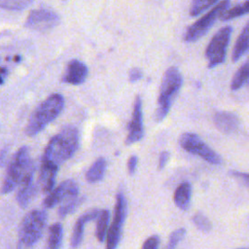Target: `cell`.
Instances as JSON below:
<instances>
[{
  "label": "cell",
  "instance_id": "obj_1",
  "mask_svg": "<svg viewBox=\"0 0 249 249\" xmlns=\"http://www.w3.org/2000/svg\"><path fill=\"white\" fill-rule=\"evenodd\" d=\"M79 131L73 125L63 127L48 143L41 162L51 163L59 167L61 163L70 159L79 147Z\"/></svg>",
  "mask_w": 249,
  "mask_h": 249
},
{
  "label": "cell",
  "instance_id": "obj_2",
  "mask_svg": "<svg viewBox=\"0 0 249 249\" xmlns=\"http://www.w3.org/2000/svg\"><path fill=\"white\" fill-rule=\"evenodd\" d=\"M64 98L59 93H53L32 113L26 124L25 133L34 136L41 132L63 110Z\"/></svg>",
  "mask_w": 249,
  "mask_h": 249
},
{
  "label": "cell",
  "instance_id": "obj_3",
  "mask_svg": "<svg viewBox=\"0 0 249 249\" xmlns=\"http://www.w3.org/2000/svg\"><path fill=\"white\" fill-rule=\"evenodd\" d=\"M183 83V77L177 67H169L163 74L160 94L158 98V107L156 111V121H162L168 114L169 109L176 95L178 94Z\"/></svg>",
  "mask_w": 249,
  "mask_h": 249
},
{
  "label": "cell",
  "instance_id": "obj_4",
  "mask_svg": "<svg viewBox=\"0 0 249 249\" xmlns=\"http://www.w3.org/2000/svg\"><path fill=\"white\" fill-rule=\"evenodd\" d=\"M47 223L45 210L34 209L28 212L21 221L18 231V248L32 247L42 236Z\"/></svg>",
  "mask_w": 249,
  "mask_h": 249
},
{
  "label": "cell",
  "instance_id": "obj_5",
  "mask_svg": "<svg viewBox=\"0 0 249 249\" xmlns=\"http://www.w3.org/2000/svg\"><path fill=\"white\" fill-rule=\"evenodd\" d=\"M31 165L32 161L29 157L28 149L26 147L19 148L10 161L1 193L8 194L14 191Z\"/></svg>",
  "mask_w": 249,
  "mask_h": 249
},
{
  "label": "cell",
  "instance_id": "obj_6",
  "mask_svg": "<svg viewBox=\"0 0 249 249\" xmlns=\"http://www.w3.org/2000/svg\"><path fill=\"white\" fill-rule=\"evenodd\" d=\"M231 31V26H225L212 37L205 51L208 68H214L225 61Z\"/></svg>",
  "mask_w": 249,
  "mask_h": 249
},
{
  "label": "cell",
  "instance_id": "obj_7",
  "mask_svg": "<svg viewBox=\"0 0 249 249\" xmlns=\"http://www.w3.org/2000/svg\"><path fill=\"white\" fill-rule=\"evenodd\" d=\"M180 146L190 154L198 156L212 164H220L222 159L213 151L198 135L192 132H185L179 138Z\"/></svg>",
  "mask_w": 249,
  "mask_h": 249
},
{
  "label": "cell",
  "instance_id": "obj_8",
  "mask_svg": "<svg viewBox=\"0 0 249 249\" xmlns=\"http://www.w3.org/2000/svg\"><path fill=\"white\" fill-rule=\"evenodd\" d=\"M230 5V0H223L217 4L213 9H211L206 15L200 18L198 20L194 22L187 29L184 39L187 42H195L200 39L214 24L216 19L220 18L221 14Z\"/></svg>",
  "mask_w": 249,
  "mask_h": 249
},
{
  "label": "cell",
  "instance_id": "obj_9",
  "mask_svg": "<svg viewBox=\"0 0 249 249\" xmlns=\"http://www.w3.org/2000/svg\"><path fill=\"white\" fill-rule=\"evenodd\" d=\"M125 215H126V199L123 193H119L116 197L114 219L107 232L106 247L108 249H114L118 246L121 239L122 230H123V225L124 223Z\"/></svg>",
  "mask_w": 249,
  "mask_h": 249
},
{
  "label": "cell",
  "instance_id": "obj_10",
  "mask_svg": "<svg viewBox=\"0 0 249 249\" xmlns=\"http://www.w3.org/2000/svg\"><path fill=\"white\" fill-rule=\"evenodd\" d=\"M58 22L59 17L55 12L47 9H36L27 16L25 25L31 29L46 31L53 28Z\"/></svg>",
  "mask_w": 249,
  "mask_h": 249
},
{
  "label": "cell",
  "instance_id": "obj_11",
  "mask_svg": "<svg viewBox=\"0 0 249 249\" xmlns=\"http://www.w3.org/2000/svg\"><path fill=\"white\" fill-rule=\"evenodd\" d=\"M79 186L73 180H65L60 183L54 189L49 192L48 196L45 197L43 205L45 208H53L54 205L61 203L69 198L78 196Z\"/></svg>",
  "mask_w": 249,
  "mask_h": 249
},
{
  "label": "cell",
  "instance_id": "obj_12",
  "mask_svg": "<svg viewBox=\"0 0 249 249\" xmlns=\"http://www.w3.org/2000/svg\"><path fill=\"white\" fill-rule=\"evenodd\" d=\"M144 134L143 128V112H142V100L139 95L135 97L132 117L128 124V134L125 138V145H131L138 142Z\"/></svg>",
  "mask_w": 249,
  "mask_h": 249
},
{
  "label": "cell",
  "instance_id": "obj_13",
  "mask_svg": "<svg viewBox=\"0 0 249 249\" xmlns=\"http://www.w3.org/2000/svg\"><path fill=\"white\" fill-rule=\"evenodd\" d=\"M17 201L21 208H25L29 201L32 199L36 193V187L34 184V167L33 164L29 167L22 179L18 185Z\"/></svg>",
  "mask_w": 249,
  "mask_h": 249
},
{
  "label": "cell",
  "instance_id": "obj_14",
  "mask_svg": "<svg viewBox=\"0 0 249 249\" xmlns=\"http://www.w3.org/2000/svg\"><path fill=\"white\" fill-rule=\"evenodd\" d=\"M88 67L87 65L78 59H72L68 62L65 73L62 77V81L71 85H81L88 77Z\"/></svg>",
  "mask_w": 249,
  "mask_h": 249
},
{
  "label": "cell",
  "instance_id": "obj_15",
  "mask_svg": "<svg viewBox=\"0 0 249 249\" xmlns=\"http://www.w3.org/2000/svg\"><path fill=\"white\" fill-rule=\"evenodd\" d=\"M214 124L220 131L224 133H231L237 130L239 126V119L231 112L221 111L215 114Z\"/></svg>",
  "mask_w": 249,
  "mask_h": 249
},
{
  "label": "cell",
  "instance_id": "obj_16",
  "mask_svg": "<svg viewBox=\"0 0 249 249\" xmlns=\"http://www.w3.org/2000/svg\"><path fill=\"white\" fill-rule=\"evenodd\" d=\"M58 167L47 162H41L39 173V185L43 193H49L53 190Z\"/></svg>",
  "mask_w": 249,
  "mask_h": 249
},
{
  "label": "cell",
  "instance_id": "obj_17",
  "mask_svg": "<svg viewBox=\"0 0 249 249\" xmlns=\"http://www.w3.org/2000/svg\"><path fill=\"white\" fill-rule=\"evenodd\" d=\"M99 211L97 209H92L85 214H83L78 221L75 224L74 230H73V234L71 237V246L73 248H76L78 246H80L82 240H83V236H84V228L86 223L94 220L97 215H98Z\"/></svg>",
  "mask_w": 249,
  "mask_h": 249
},
{
  "label": "cell",
  "instance_id": "obj_18",
  "mask_svg": "<svg viewBox=\"0 0 249 249\" xmlns=\"http://www.w3.org/2000/svg\"><path fill=\"white\" fill-rule=\"evenodd\" d=\"M192 187L189 182L181 183L174 193V202L181 210H187L190 206Z\"/></svg>",
  "mask_w": 249,
  "mask_h": 249
},
{
  "label": "cell",
  "instance_id": "obj_19",
  "mask_svg": "<svg viewBox=\"0 0 249 249\" xmlns=\"http://www.w3.org/2000/svg\"><path fill=\"white\" fill-rule=\"evenodd\" d=\"M249 50V21L243 28L242 32L238 36L233 51L231 54V58L233 61L238 60L247 51Z\"/></svg>",
  "mask_w": 249,
  "mask_h": 249
},
{
  "label": "cell",
  "instance_id": "obj_20",
  "mask_svg": "<svg viewBox=\"0 0 249 249\" xmlns=\"http://www.w3.org/2000/svg\"><path fill=\"white\" fill-rule=\"evenodd\" d=\"M107 162L104 158H98L88 169L86 178L89 183H96L100 181L105 174Z\"/></svg>",
  "mask_w": 249,
  "mask_h": 249
},
{
  "label": "cell",
  "instance_id": "obj_21",
  "mask_svg": "<svg viewBox=\"0 0 249 249\" xmlns=\"http://www.w3.org/2000/svg\"><path fill=\"white\" fill-rule=\"evenodd\" d=\"M63 236V229L59 223L53 224L49 230V237H48V248L56 249L61 245Z\"/></svg>",
  "mask_w": 249,
  "mask_h": 249
},
{
  "label": "cell",
  "instance_id": "obj_22",
  "mask_svg": "<svg viewBox=\"0 0 249 249\" xmlns=\"http://www.w3.org/2000/svg\"><path fill=\"white\" fill-rule=\"evenodd\" d=\"M109 217H110V213L108 210L103 209L100 210L96 219V231H95V235L97 237V239L102 242L106 236V232H107V228H108V222H109Z\"/></svg>",
  "mask_w": 249,
  "mask_h": 249
},
{
  "label": "cell",
  "instance_id": "obj_23",
  "mask_svg": "<svg viewBox=\"0 0 249 249\" xmlns=\"http://www.w3.org/2000/svg\"><path fill=\"white\" fill-rule=\"evenodd\" d=\"M248 79H249V58L234 74L231 83V90H237L238 89H240Z\"/></svg>",
  "mask_w": 249,
  "mask_h": 249
},
{
  "label": "cell",
  "instance_id": "obj_24",
  "mask_svg": "<svg viewBox=\"0 0 249 249\" xmlns=\"http://www.w3.org/2000/svg\"><path fill=\"white\" fill-rule=\"evenodd\" d=\"M249 13V0L245 1L244 3H242V5H238L235 7H232L229 10H225L221 16L220 18L222 20H229V19H232L234 18H238L241 17L245 14Z\"/></svg>",
  "mask_w": 249,
  "mask_h": 249
},
{
  "label": "cell",
  "instance_id": "obj_25",
  "mask_svg": "<svg viewBox=\"0 0 249 249\" xmlns=\"http://www.w3.org/2000/svg\"><path fill=\"white\" fill-rule=\"evenodd\" d=\"M33 0H0V9L19 11L27 8Z\"/></svg>",
  "mask_w": 249,
  "mask_h": 249
},
{
  "label": "cell",
  "instance_id": "obj_26",
  "mask_svg": "<svg viewBox=\"0 0 249 249\" xmlns=\"http://www.w3.org/2000/svg\"><path fill=\"white\" fill-rule=\"evenodd\" d=\"M218 0H192V5L190 8V16L196 17L212 5H214Z\"/></svg>",
  "mask_w": 249,
  "mask_h": 249
},
{
  "label": "cell",
  "instance_id": "obj_27",
  "mask_svg": "<svg viewBox=\"0 0 249 249\" xmlns=\"http://www.w3.org/2000/svg\"><path fill=\"white\" fill-rule=\"evenodd\" d=\"M82 201H83V198H79L78 196H75V197L65 200V202L59 207V210H58L59 216L64 217V216L72 213L82 203Z\"/></svg>",
  "mask_w": 249,
  "mask_h": 249
},
{
  "label": "cell",
  "instance_id": "obj_28",
  "mask_svg": "<svg viewBox=\"0 0 249 249\" xmlns=\"http://www.w3.org/2000/svg\"><path fill=\"white\" fill-rule=\"evenodd\" d=\"M193 222L196 226V228L199 229L203 232H208L212 229L211 222L202 213H199V212L196 213L193 216Z\"/></svg>",
  "mask_w": 249,
  "mask_h": 249
},
{
  "label": "cell",
  "instance_id": "obj_29",
  "mask_svg": "<svg viewBox=\"0 0 249 249\" xmlns=\"http://www.w3.org/2000/svg\"><path fill=\"white\" fill-rule=\"evenodd\" d=\"M185 233H186V230L184 228H180V229H177L174 231H172V233L169 236L167 248L171 249V248L176 247L179 244V242L181 241V239L185 236Z\"/></svg>",
  "mask_w": 249,
  "mask_h": 249
},
{
  "label": "cell",
  "instance_id": "obj_30",
  "mask_svg": "<svg viewBox=\"0 0 249 249\" xmlns=\"http://www.w3.org/2000/svg\"><path fill=\"white\" fill-rule=\"evenodd\" d=\"M160 245V237L158 235H152L145 240L142 245L143 249H156Z\"/></svg>",
  "mask_w": 249,
  "mask_h": 249
},
{
  "label": "cell",
  "instance_id": "obj_31",
  "mask_svg": "<svg viewBox=\"0 0 249 249\" xmlns=\"http://www.w3.org/2000/svg\"><path fill=\"white\" fill-rule=\"evenodd\" d=\"M137 163H138V158L135 155H132L128 160H127V170L129 174H134L136 167H137Z\"/></svg>",
  "mask_w": 249,
  "mask_h": 249
},
{
  "label": "cell",
  "instance_id": "obj_32",
  "mask_svg": "<svg viewBox=\"0 0 249 249\" xmlns=\"http://www.w3.org/2000/svg\"><path fill=\"white\" fill-rule=\"evenodd\" d=\"M129 82L131 83H135L137 81H139L142 77H143V73L141 71V69L139 68H132L130 71H129Z\"/></svg>",
  "mask_w": 249,
  "mask_h": 249
},
{
  "label": "cell",
  "instance_id": "obj_33",
  "mask_svg": "<svg viewBox=\"0 0 249 249\" xmlns=\"http://www.w3.org/2000/svg\"><path fill=\"white\" fill-rule=\"evenodd\" d=\"M168 159H169V152H167V151L161 152L160 155V158H159L158 168H159V169H162V168L165 166V164L167 163Z\"/></svg>",
  "mask_w": 249,
  "mask_h": 249
},
{
  "label": "cell",
  "instance_id": "obj_34",
  "mask_svg": "<svg viewBox=\"0 0 249 249\" xmlns=\"http://www.w3.org/2000/svg\"><path fill=\"white\" fill-rule=\"evenodd\" d=\"M231 175L241 179L242 181H244L249 186V173L240 172V171H231Z\"/></svg>",
  "mask_w": 249,
  "mask_h": 249
},
{
  "label": "cell",
  "instance_id": "obj_35",
  "mask_svg": "<svg viewBox=\"0 0 249 249\" xmlns=\"http://www.w3.org/2000/svg\"><path fill=\"white\" fill-rule=\"evenodd\" d=\"M3 83V76L0 74V85Z\"/></svg>",
  "mask_w": 249,
  "mask_h": 249
}]
</instances>
